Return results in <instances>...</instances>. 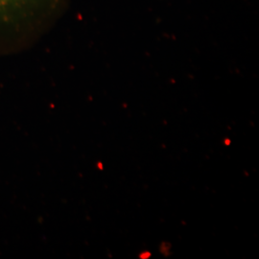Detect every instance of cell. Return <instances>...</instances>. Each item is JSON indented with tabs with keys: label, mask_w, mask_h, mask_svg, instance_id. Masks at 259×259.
Returning a JSON list of instances; mask_svg holds the SVG:
<instances>
[{
	"label": "cell",
	"mask_w": 259,
	"mask_h": 259,
	"mask_svg": "<svg viewBox=\"0 0 259 259\" xmlns=\"http://www.w3.org/2000/svg\"><path fill=\"white\" fill-rule=\"evenodd\" d=\"M71 0H0V56L22 54L60 23Z\"/></svg>",
	"instance_id": "obj_1"
}]
</instances>
